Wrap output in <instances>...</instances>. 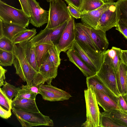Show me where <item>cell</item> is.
Masks as SVG:
<instances>
[{
  "label": "cell",
  "mask_w": 127,
  "mask_h": 127,
  "mask_svg": "<svg viewBox=\"0 0 127 127\" xmlns=\"http://www.w3.org/2000/svg\"><path fill=\"white\" fill-rule=\"evenodd\" d=\"M27 41L14 45L13 64L16 73L26 82L27 85L39 86L42 84V79L40 74L33 68L27 58L26 49Z\"/></svg>",
  "instance_id": "1"
},
{
  "label": "cell",
  "mask_w": 127,
  "mask_h": 127,
  "mask_svg": "<svg viewBox=\"0 0 127 127\" xmlns=\"http://www.w3.org/2000/svg\"><path fill=\"white\" fill-rule=\"evenodd\" d=\"M12 111L22 127L44 126L53 127V121L41 112L28 111L13 107Z\"/></svg>",
  "instance_id": "2"
},
{
  "label": "cell",
  "mask_w": 127,
  "mask_h": 127,
  "mask_svg": "<svg viewBox=\"0 0 127 127\" xmlns=\"http://www.w3.org/2000/svg\"><path fill=\"white\" fill-rule=\"evenodd\" d=\"M86 109V120L81 127H99L100 112L93 87L91 86L85 90Z\"/></svg>",
  "instance_id": "3"
},
{
  "label": "cell",
  "mask_w": 127,
  "mask_h": 127,
  "mask_svg": "<svg viewBox=\"0 0 127 127\" xmlns=\"http://www.w3.org/2000/svg\"><path fill=\"white\" fill-rule=\"evenodd\" d=\"M49 18L46 28H55L69 20L72 17L68 7L62 0H53L50 2Z\"/></svg>",
  "instance_id": "4"
},
{
  "label": "cell",
  "mask_w": 127,
  "mask_h": 127,
  "mask_svg": "<svg viewBox=\"0 0 127 127\" xmlns=\"http://www.w3.org/2000/svg\"><path fill=\"white\" fill-rule=\"evenodd\" d=\"M0 19L9 23L18 25L25 28L30 23V17L22 9L9 5L0 0Z\"/></svg>",
  "instance_id": "5"
},
{
  "label": "cell",
  "mask_w": 127,
  "mask_h": 127,
  "mask_svg": "<svg viewBox=\"0 0 127 127\" xmlns=\"http://www.w3.org/2000/svg\"><path fill=\"white\" fill-rule=\"evenodd\" d=\"M68 20L53 28H45L44 29L41 30L38 34L32 37L29 40V42L32 46L35 47L43 44L55 45L58 41Z\"/></svg>",
  "instance_id": "6"
},
{
  "label": "cell",
  "mask_w": 127,
  "mask_h": 127,
  "mask_svg": "<svg viewBox=\"0 0 127 127\" xmlns=\"http://www.w3.org/2000/svg\"><path fill=\"white\" fill-rule=\"evenodd\" d=\"M120 19L119 6L116 2H112L101 17L96 29L106 32L115 27Z\"/></svg>",
  "instance_id": "7"
},
{
  "label": "cell",
  "mask_w": 127,
  "mask_h": 127,
  "mask_svg": "<svg viewBox=\"0 0 127 127\" xmlns=\"http://www.w3.org/2000/svg\"><path fill=\"white\" fill-rule=\"evenodd\" d=\"M75 24L74 18L72 17L68 20L58 41L54 45L59 54L71 48L75 38Z\"/></svg>",
  "instance_id": "8"
},
{
  "label": "cell",
  "mask_w": 127,
  "mask_h": 127,
  "mask_svg": "<svg viewBox=\"0 0 127 127\" xmlns=\"http://www.w3.org/2000/svg\"><path fill=\"white\" fill-rule=\"evenodd\" d=\"M30 14V23L36 27H40L47 23L49 11L41 8L36 0H28Z\"/></svg>",
  "instance_id": "9"
},
{
  "label": "cell",
  "mask_w": 127,
  "mask_h": 127,
  "mask_svg": "<svg viewBox=\"0 0 127 127\" xmlns=\"http://www.w3.org/2000/svg\"><path fill=\"white\" fill-rule=\"evenodd\" d=\"M96 74L105 85L117 97L121 95L117 87L116 74L109 65L103 62Z\"/></svg>",
  "instance_id": "10"
},
{
  "label": "cell",
  "mask_w": 127,
  "mask_h": 127,
  "mask_svg": "<svg viewBox=\"0 0 127 127\" xmlns=\"http://www.w3.org/2000/svg\"><path fill=\"white\" fill-rule=\"evenodd\" d=\"M39 91L44 99L50 101H63L72 97L68 93L51 85L41 84L39 86Z\"/></svg>",
  "instance_id": "11"
},
{
  "label": "cell",
  "mask_w": 127,
  "mask_h": 127,
  "mask_svg": "<svg viewBox=\"0 0 127 127\" xmlns=\"http://www.w3.org/2000/svg\"><path fill=\"white\" fill-rule=\"evenodd\" d=\"M80 24L88 33L100 53H103L108 48L109 43L106 32L92 28L83 23Z\"/></svg>",
  "instance_id": "12"
},
{
  "label": "cell",
  "mask_w": 127,
  "mask_h": 127,
  "mask_svg": "<svg viewBox=\"0 0 127 127\" xmlns=\"http://www.w3.org/2000/svg\"><path fill=\"white\" fill-rule=\"evenodd\" d=\"M111 2H105L102 6L95 10L81 14L82 22L90 27L96 29L101 16L107 9Z\"/></svg>",
  "instance_id": "13"
},
{
  "label": "cell",
  "mask_w": 127,
  "mask_h": 127,
  "mask_svg": "<svg viewBox=\"0 0 127 127\" xmlns=\"http://www.w3.org/2000/svg\"><path fill=\"white\" fill-rule=\"evenodd\" d=\"M122 49L113 46L110 49L103 53V62L109 65L114 70L116 74L122 63L121 58Z\"/></svg>",
  "instance_id": "14"
},
{
  "label": "cell",
  "mask_w": 127,
  "mask_h": 127,
  "mask_svg": "<svg viewBox=\"0 0 127 127\" xmlns=\"http://www.w3.org/2000/svg\"><path fill=\"white\" fill-rule=\"evenodd\" d=\"M66 53L69 61L77 66L86 78L96 73L73 50L70 48L67 51Z\"/></svg>",
  "instance_id": "15"
},
{
  "label": "cell",
  "mask_w": 127,
  "mask_h": 127,
  "mask_svg": "<svg viewBox=\"0 0 127 127\" xmlns=\"http://www.w3.org/2000/svg\"><path fill=\"white\" fill-rule=\"evenodd\" d=\"M58 68L45 57L39 68V72L45 82L47 84L51 85L53 79L57 76Z\"/></svg>",
  "instance_id": "16"
},
{
  "label": "cell",
  "mask_w": 127,
  "mask_h": 127,
  "mask_svg": "<svg viewBox=\"0 0 127 127\" xmlns=\"http://www.w3.org/2000/svg\"><path fill=\"white\" fill-rule=\"evenodd\" d=\"M28 29L21 26L7 23L0 19V38L4 36L12 41L17 34Z\"/></svg>",
  "instance_id": "17"
},
{
  "label": "cell",
  "mask_w": 127,
  "mask_h": 127,
  "mask_svg": "<svg viewBox=\"0 0 127 127\" xmlns=\"http://www.w3.org/2000/svg\"><path fill=\"white\" fill-rule=\"evenodd\" d=\"M93 89L97 103L104 111L109 112L114 109L121 111L117 103L108 95L101 91Z\"/></svg>",
  "instance_id": "18"
},
{
  "label": "cell",
  "mask_w": 127,
  "mask_h": 127,
  "mask_svg": "<svg viewBox=\"0 0 127 127\" xmlns=\"http://www.w3.org/2000/svg\"><path fill=\"white\" fill-rule=\"evenodd\" d=\"M75 40L83 44L95 52L100 53L86 31L80 23H75Z\"/></svg>",
  "instance_id": "19"
},
{
  "label": "cell",
  "mask_w": 127,
  "mask_h": 127,
  "mask_svg": "<svg viewBox=\"0 0 127 127\" xmlns=\"http://www.w3.org/2000/svg\"><path fill=\"white\" fill-rule=\"evenodd\" d=\"M86 82L87 88L92 86L94 88L104 93L117 103L118 97L105 85L96 74L87 77Z\"/></svg>",
  "instance_id": "20"
},
{
  "label": "cell",
  "mask_w": 127,
  "mask_h": 127,
  "mask_svg": "<svg viewBox=\"0 0 127 127\" xmlns=\"http://www.w3.org/2000/svg\"><path fill=\"white\" fill-rule=\"evenodd\" d=\"M12 108L28 111L39 112L35 99L15 97L12 100Z\"/></svg>",
  "instance_id": "21"
},
{
  "label": "cell",
  "mask_w": 127,
  "mask_h": 127,
  "mask_svg": "<svg viewBox=\"0 0 127 127\" xmlns=\"http://www.w3.org/2000/svg\"><path fill=\"white\" fill-rule=\"evenodd\" d=\"M127 66L122 63L116 74L117 83L120 94H127Z\"/></svg>",
  "instance_id": "22"
},
{
  "label": "cell",
  "mask_w": 127,
  "mask_h": 127,
  "mask_svg": "<svg viewBox=\"0 0 127 127\" xmlns=\"http://www.w3.org/2000/svg\"><path fill=\"white\" fill-rule=\"evenodd\" d=\"M54 45V44H43L38 45L35 47L36 61L39 68L48 51Z\"/></svg>",
  "instance_id": "23"
},
{
  "label": "cell",
  "mask_w": 127,
  "mask_h": 127,
  "mask_svg": "<svg viewBox=\"0 0 127 127\" xmlns=\"http://www.w3.org/2000/svg\"><path fill=\"white\" fill-rule=\"evenodd\" d=\"M105 3L102 0H83L78 11L81 14L86 13L97 9Z\"/></svg>",
  "instance_id": "24"
},
{
  "label": "cell",
  "mask_w": 127,
  "mask_h": 127,
  "mask_svg": "<svg viewBox=\"0 0 127 127\" xmlns=\"http://www.w3.org/2000/svg\"><path fill=\"white\" fill-rule=\"evenodd\" d=\"M71 48L96 73L98 70L96 67L76 40L74 41Z\"/></svg>",
  "instance_id": "25"
},
{
  "label": "cell",
  "mask_w": 127,
  "mask_h": 127,
  "mask_svg": "<svg viewBox=\"0 0 127 127\" xmlns=\"http://www.w3.org/2000/svg\"><path fill=\"white\" fill-rule=\"evenodd\" d=\"M35 47L28 41L27 42L26 53L28 60L33 68L39 72V68L37 65L35 51Z\"/></svg>",
  "instance_id": "26"
},
{
  "label": "cell",
  "mask_w": 127,
  "mask_h": 127,
  "mask_svg": "<svg viewBox=\"0 0 127 127\" xmlns=\"http://www.w3.org/2000/svg\"><path fill=\"white\" fill-rule=\"evenodd\" d=\"M36 30L34 28L21 32L16 35L12 41L15 45L20 43L24 41L29 40L35 36L36 33Z\"/></svg>",
  "instance_id": "27"
},
{
  "label": "cell",
  "mask_w": 127,
  "mask_h": 127,
  "mask_svg": "<svg viewBox=\"0 0 127 127\" xmlns=\"http://www.w3.org/2000/svg\"><path fill=\"white\" fill-rule=\"evenodd\" d=\"M99 127H123L104 111L100 114Z\"/></svg>",
  "instance_id": "28"
},
{
  "label": "cell",
  "mask_w": 127,
  "mask_h": 127,
  "mask_svg": "<svg viewBox=\"0 0 127 127\" xmlns=\"http://www.w3.org/2000/svg\"><path fill=\"white\" fill-rule=\"evenodd\" d=\"M105 112L123 127H127V114L118 109H114L109 112Z\"/></svg>",
  "instance_id": "29"
},
{
  "label": "cell",
  "mask_w": 127,
  "mask_h": 127,
  "mask_svg": "<svg viewBox=\"0 0 127 127\" xmlns=\"http://www.w3.org/2000/svg\"><path fill=\"white\" fill-rule=\"evenodd\" d=\"M13 52L0 49V65L2 66H11L13 64L14 59Z\"/></svg>",
  "instance_id": "30"
},
{
  "label": "cell",
  "mask_w": 127,
  "mask_h": 127,
  "mask_svg": "<svg viewBox=\"0 0 127 127\" xmlns=\"http://www.w3.org/2000/svg\"><path fill=\"white\" fill-rule=\"evenodd\" d=\"M5 81L2 88H0L4 94L10 100L16 95L20 89Z\"/></svg>",
  "instance_id": "31"
},
{
  "label": "cell",
  "mask_w": 127,
  "mask_h": 127,
  "mask_svg": "<svg viewBox=\"0 0 127 127\" xmlns=\"http://www.w3.org/2000/svg\"><path fill=\"white\" fill-rule=\"evenodd\" d=\"M60 54L54 45L48 51L45 57L56 66L58 67L61 63Z\"/></svg>",
  "instance_id": "32"
},
{
  "label": "cell",
  "mask_w": 127,
  "mask_h": 127,
  "mask_svg": "<svg viewBox=\"0 0 127 127\" xmlns=\"http://www.w3.org/2000/svg\"><path fill=\"white\" fill-rule=\"evenodd\" d=\"M37 94L32 92L25 87L24 85H22L21 88H20L15 97L28 99H35Z\"/></svg>",
  "instance_id": "33"
},
{
  "label": "cell",
  "mask_w": 127,
  "mask_h": 127,
  "mask_svg": "<svg viewBox=\"0 0 127 127\" xmlns=\"http://www.w3.org/2000/svg\"><path fill=\"white\" fill-rule=\"evenodd\" d=\"M120 13V19L127 25V0H118Z\"/></svg>",
  "instance_id": "34"
},
{
  "label": "cell",
  "mask_w": 127,
  "mask_h": 127,
  "mask_svg": "<svg viewBox=\"0 0 127 127\" xmlns=\"http://www.w3.org/2000/svg\"><path fill=\"white\" fill-rule=\"evenodd\" d=\"M14 46L12 41L7 38L3 36L0 38V49L13 52Z\"/></svg>",
  "instance_id": "35"
},
{
  "label": "cell",
  "mask_w": 127,
  "mask_h": 127,
  "mask_svg": "<svg viewBox=\"0 0 127 127\" xmlns=\"http://www.w3.org/2000/svg\"><path fill=\"white\" fill-rule=\"evenodd\" d=\"M117 98V104L121 111L127 114V94H121Z\"/></svg>",
  "instance_id": "36"
},
{
  "label": "cell",
  "mask_w": 127,
  "mask_h": 127,
  "mask_svg": "<svg viewBox=\"0 0 127 127\" xmlns=\"http://www.w3.org/2000/svg\"><path fill=\"white\" fill-rule=\"evenodd\" d=\"M12 100H10L0 89V104L7 110H11L12 108Z\"/></svg>",
  "instance_id": "37"
},
{
  "label": "cell",
  "mask_w": 127,
  "mask_h": 127,
  "mask_svg": "<svg viewBox=\"0 0 127 127\" xmlns=\"http://www.w3.org/2000/svg\"><path fill=\"white\" fill-rule=\"evenodd\" d=\"M115 27L116 29L127 39V25L122 20H119Z\"/></svg>",
  "instance_id": "38"
},
{
  "label": "cell",
  "mask_w": 127,
  "mask_h": 127,
  "mask_svg": "<svg viewBox=\"0 0 127 127\" xmlns=\"http://www.w3.org/2000/svg\"><path fill=\"white\" fill-rule=\"evenodd\" d=\"M68 8L71 16L76 19L81 18V14L73 6L70 4H68Z\"/></svg>",
  "instance_id": "39"
},
{
  "label": "cell",
  "mask_w": 127,
  "mask_h": 127,
  "mask_svg": "<svg viewBox=\"0 0 127 127\" xmlns=\"http://www.w3.org/2000/svg\"><path fill=\"white\" fill-rule=\"evenodd\" d=\"M21 5L22 9L30 17L29 6L28 0H19Z\"/></svg>",
  "instance_id": "40"
},
{
  "label": "cell",
  "mask_w": 127,
  "mask_h": 127,
  "mask_svg": "<svg viewBox=\"0 0 127 127\" xmlns=\"http://www.w3.org/2000/svg\"><path fill=\"white\" fill-rule=\"evenodd\" d=\"M68 4H70L79 11L81 7L83 0H64Z\"/></svg>",
  "instance_id": "41"
},
{
  "label": "cell",
  "mask_w": 127,
  "mask_h": 127,
  "mask_svg": "<svg viewBox=\"0 0 127 127\" xmlns=\"http://www.w3.org/2000/svg\"><path fill=\"white\" fill-rule=\"evenodd\" d=\"M11 115V110H5L0 106V116L1 117L7 119L10 117Z\"/></svg>",
  "instance_id": "42"
},
{
  "label": "cell",
  "mask_w": 127,
  "mask_h": 127,
  "mask_svg": "<svg viewBox=\"0 0 127 127\" xmlns=\"http://www.w3.org/2000/svg\"><path fill=\"white\" fill-rule=\"evenodd\" d=\"M7 70L4 68L2 66H0V86H3L4 83L5 77V74Z\"/></svg>",
  "instance_id": "43"
},
{
  "label": "cell",
  "mask_w": 127,
  "mask_h": 127,
  "mask_svg": "<svg viewBox=\"0 0 127 127\" xmlns=\"http://www.w3.org/2000/svg\"><path fill=\"white\" fill-rule=\"evenodd\" d=\"M25 87L32 92L36 93L37 94H39V86L32 85H24Z\"/></svg>",
  "instance_id": "44"
},
{
  "label": "cell",
  "mask_w": 127,
  "mask_h": 127,
  "mask_svg": "<svg viewBox=\"0 0 127 127\" xmlns=\"http://www.w3.org/2000/svg\"><path fill=\"white\" fill-rule=\"evenodd\" d=\"M121 58L122 63L127 66V50H122Z\"/></svg>",
  "instance_id": "45"
},
{
  "label": "cell",
  "mask_w": 127,
  "mask_h": 127,
  "mask_svg": "<svg viewBox=\"0 0 127 127\" xmlns=\"http://www.w3.org/2000/svg\"><path fill=\"white\" fill-rule=\"evenodd\" d=\"M105 3L106 2H113L114 1L116 0H102Z\"/></svg>",
  "instance_id": "46"
},
{
  "label": "cell",
  "mask_w": 127,
  "mask_h": 127,
  "mask_svg": "<svg viewBox=\"0 0 127 127\" xmlns=\"http://www.w3.org/2000/svg\"><path fill=\"white\" fill-rule=\"evenodd\" d=\"M46 1L48 2H50L51 1L53 0H45Z\"/></svg>",
  "instance_id": "47"
},
{
  "label": "cell",
  "mask_w": 127,
  "mask_h": 127,
  "mask_svg": "<svg viewBox=\"0 0 127 127\" xmlns=\"http://www.w3.org/2000/svg\"></svg>",
  "instance_id": "48"
}]
</instances>
